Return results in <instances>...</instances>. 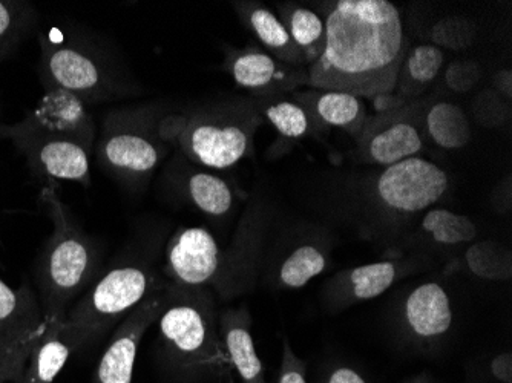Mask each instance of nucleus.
<instances>
[{"mask_svg":"<svg viewBox=\"0 0 512 383\" xmlns=\"http://www.w3.org/2000/svg\"><path fill=\"white\" fill-rule=\"evenodd\" d=\"M321 56L309 85L375 99L393 94L408 42L398 8L387 0H339L325 19Z\"/></svg>","mask_w":512,"mask_h":383,"instance_id":"nucleus-1","label":"nucleus"},{"mask_svg":"<svg viewBox=\"0 0 512 383\" xmlns=\"http://www.w3.org/2000/svg\"><path fill=\"white\" fill-rule=\"evenodd\" d=\"M97 132L88 106L60 89L45 92L20 122L0 125V138L10 141L36 177L83 187L91 186Z\"/></svg>","mask_w":512,"mask_h":383,"instance_id":"nucleus-2","label":"nucleus"},{"mask_svg":"<svg viewBox=\"0 0 512 383\" xmlns=\"http://www.w3.org/2000/svg\"><path fill=\"white\" fill-rule=\"evenodd\" d=\"M40 200L53 223V233L37 256V298L46 321L65 319L69 308L94 284L99 252L60 200L54 184L43 187Z\"/></svg>","mask_w":512,"mask_h":383,"instance_id":"nucleus-3","label":"nucleus"},{"mask_svg":"<svg viewBox=\"0 0 512 383\" xmlns=\"http://www.w3.org/2000/svg\"><path fill=\"white\" fill-rule=\"evenodd\" d=\"M39 45L37 74L45 92H69L88 108L142 94L134 77L111 54L74 31H42Z\"/></svg>","mask_w":512,"mask_h":383,"instance_id":"nucleus-4","label":"nucleus"},{"mask_svg":"<svg viewBox=\"0 0 512 383\" xmlns=\"http://www.w3.org/2000/svg\"><path fill=\"white\" fill-rule=\"evenodd\" d=\"M166 115L160 103H131L106 112L94 146L97 164L126 189H143L169 151L161 131Z\"/></svg>","mask_w":512,"mask_h":383,"instance_id":"nucleus-5","label":"nucleus"},{"mask_svg":"<svg viewBox=\"0 0 512 383\" xmlns=\"http://www.w3.org/2000/svg\"><path fill=\"white\" fill-rule=\"evenodd\" d=\"M174 143L191 163L229 169L253 152V138L264 123L253 97H226L178 114Z\"/></svg>","mask_w":512,"mask_h":383,"instance_id":"nucleus-6","label":"nucleus"},{"mask_svg":"<svg viewBox=\"0 0 512 383\" xmlns=\"http://www.w3.org/2000/svg\"><path fill=\"white\" fill-rule=\"evenodd\" d=\"M166 284L146 262H125L109 269L66 313L63 333L74 353L96 344Z\"/></svg>","mask_w":512,"mask_h":383,"instance_id":"nucleus-7","label":"nucleus"},{"mask_svg":"<svg viewBox=\"0 0 512 383\" xmlns=\"http://www.w3.org/2000/svg\"><path fill=\"white\" fill-rule=\"evenodd\" d=\"M158 331L183 367H229L218 333L217 302L209 287H183L168 281Z\"/></svg>","mask_w":512,"mask_h":383,"instance_id":"nucleus-8","label":"nucleus"},{"mask_svg":"<svg viewBox=\"0 0 512 383\" xmlns=\"http://www.w3.org/2000/svg\"><path fill=\"white\" fill-rule=\"evenodd\" d=\"M425 115L422 103H405L368 118L358 135L359 152L371 163L387 167L416 157L424 148Z\"/></svg>","mask_w":512,"mask_h":383,"instance_id":"nucleus-9","label":"nucleus"},{"mask_svg":"<svg viewBox=\"0 0 512 383\" xmlns=\"http://www.w3.org/2000/svg\"><path fill=\"white\" fill-rule=\"evenodd\" d=\"M448 175L419 157L391 164L376 183V195L385 209L402 215L422 212L444 197Z\"/></svg>","mask_w":512,"mask_h":383,"instance_id":"nucleus-10","label":"nucleus"},{"mask_svg":"<svg viewBox=\"0 0 512 383\" xmlns=\"http://www.w3.org/2000/svg\"><path fill=\"white\" fill-rule=\"evenodd\" d=\"M223 267V250L217 239L203 227H183L166 247L165 275L183 287H211L217 284Z\"/></svg>","mask_w":512,"mask_h":383,"instance_id":"nucleus-11","label":"nucleus"},{"mask_svg":"<svg viewBox=\"0 0 512 383\" xmlns=\"http://www.w3.org/2000/svg\"><path fill=\"white\" fill-rule=\"evenodd\" d=\"M165 290L166 287L149 296L114 328L111 341L100 357L94 383H132L140 342L160 318L166 302Z\"/></svg>","mask_w":512,"mask_h":383,"instance_id":"nucleus-12","label":"nucleus"},{"mask_svg":"<svg viewBox=\"0 0 512 383\" xmlns=\"http://www.w3.org/2000/svg\"><path fill=\"white\" fill-rule=\"evenodd\" d=\"M223 69L240 88L250 92L253 99L279 97L299 86L309 85L306 71L279 62L255 46L227 51Z\"/></svg>","mask_w":512,"mask_h":383,"instance_id":"nucleus-13","label":"nucleus"},{"mask_svg":"<svg viewBox=\"0 0 512 383\" xmlns=\"http://www.w3.org/2000/svg\"><path fill=\"white\" fill-rule=\"evenodd\" d=\"M258 213L249 212L244 217L232 247L223 250V267L214 287L224 299L241 295L253 285L263 243V223Z\"/></svg>","mask_w":512,"mask_h":383,"instance_id":"nucleus-14","label":"nucleus"},{"mask_svg":"<svg viewBox=\"0 0 512 383\" xmlns=\"http://www.w3.org/2000/svg\"><path fill=\"white\" fill-rule=\"evenodd\" d=\"M250 328L252 318L246 304L218 313V333L230 367L235 368L243 383H267Z\"/></svg>","mask_w":512,"mask_h":383,"instance_id":"nucleus-15","label":"nucleus"},{"mask_svg":"<svg viewBox=\"0 0 512 383\" xmlns=\"http://www.w3.org/2000/svg\"><path fill=\"white\" fill-rule=\"evenodd\" d=\"M404 322L413 336L430 341L448 333L453 324L450 296L437 282L419 285L405 299Z\"/></svg>","mask_w":512,"mask_h":383,"instance_id":"nucleus-16","label":"nucleus"},{"mask_svg":"<svg viewBox=\"0 0 512 383\" xmlns=\"http://www.w3.org/2000/svg\"><path fill=\"white\" fill-rule=\"evenodd\" d=\"M234 10L244 27L266 48V53L286 65H306L307 59L290 37L276 14L261 2H234Z\"/></svg>","mask_w":512,"mask_h":383,"instance_id":"nucleus-17","label":"nucleus"},{"mask_svg":"<svg viewBox=\"0 0 512 383\" xmlns=\"http://www.w3.org/2000/svg\"><path fill=\"white\" fill-rule=\"evenodd\" d=\"M401 276L398 262L381 261L339 273L330 284L332 298L341 305L370 301L387 292Z\"/></svg>","mask_w":512,"mask_h":383,"instance_id":"nucleus-18","label":"nucleus"},{"mask_svg":"<svg viewBox=\"0 0 512 383\" xmlns=\"http://www.w3.org/2000/svg\"><path fill=\"white\" fill-rule=\"evenodd\" d=\"M45 327L46 318L37 293L27 282L14 289L0 275V333L36 336Z\"/></svg>","mask_w":512,"mask_h":383,"instance_id":"nucleus-19","label":"nucleus"},{"mask_svg":"<svg viewBox=\"0 0 512 383\" xmlns=\"http://www.w3.org/2000/svg\"><path fill=\"white\" fill-rule=\"evenodd\" d=\"M63 321L65 319L46 321L45 330L34 344L20 383H54L59 376L69 356L74 353L63 333Z\"/></svg>","mask_w":512,"mask_h":383,"instance_id":"nucleus-20","label":"nucleus"},{"mask_svg":"<svg viewBox=\"0 0 512 383\" xmlns=\"http://www.w3.org/2000/svg\"><path fill=\"white\" fill-rule=\"evenodd\" d=\"M181 192L207 217H226L235 206V190L224 178L191 166L178 174Z\"/></svg>","mask_w":512,"mask_h":383,"instance_id":"nucleus-21","label":"nucleus"},{"mask_svg":"<svg viewBox=\"0 0 512 383\" xmlns=\"http://www.w3.org/2000/svg\"><path fill=\"white\" fill-rule=\"evenodd\" d=\"M313 95L316 122L322 126L345 129L358 138L368 120L364 102L359 97L336 91H324Z\"/></svg>","mask_w":512,"mask_h":383,"instance_id":"nucleus-22","label":"nucleus"},{"mask_svg":"<svg viewBox=\"0 0 512 383\" xmlns=\"http://www.w3.org/2000/svg\"><path fill=\"white\" fill-rule=\"evenodd\" d=\"M278 13L293 42L312 65L324 48V20L315 11L292 4L278 5Z\"/></svg>","mask_w":512,"mask_h":383,"instance_id":"nucleus-23","label":"nucleus"},{"mask_svg":"<svg viewBox=\"0 0 512 383\" xmlns=\"http://www.w3.org/2000/svg\"><path fill=\"white\" fill-rule=\"evenodd\" d=\"M39 14L28 2L0 0V62L10 59L37 30Z\"/></svg>","mask_w":512,"mask_h":383,"instance_id":"nucleus-24","label":"nucleus"},{"mask_svg":"<svg viewBox=\"0 0 512 383\" xmlns=\"http://www.w3.org/2000/svg\"><path fill=\"white\" fill-rule=\"evenodd\" d=\"M431 140L444 149H460L470 143L471 126L467 114L454 103L440 102L425 115Z\"/></svg>","mask_w":512,"mask_h":383,"instance_id":"nucleus-25","label":"nucleus"},{"mask_svg":"<svg viewBox=\"0 0 512 383\" xmlns=\"http://www.w3.org/2000/svg\"><path fill=\"white\" fill-rule=\"evenodd\" d=\"M255 100L264 120L276 129L283 140H299L309 134L312 128L309 111L296 100L286 99V95Z\"/></svg>","mask_w":512,"mask_h":383,"instance_id":"nucleus-26","label":"nucleus"},{"mask_svg":"<svg viewBox=\"0 0 512 383\" xmlns=\"http://www.w3.org/2000/svg\"><path fill=\"white\" fill-rule=\"evenodd\" d=\"M444 53L434 45H421L405 56L398 77L402 94L416 95L434 82L444 65ZM396 85V86H398Z\"/></svg>","mask_w":512,"mask_h":383,"instance_id":"nucleus-27","label":"nucleus"},{"mask_svg":"<svg viewBox=\"0 0 512 383\" xmlns=\"http://www.w3.org/2000/svg\"><path fill=\"white\" fill-rule=\"evenodd\" d=\"M327 256L313 244H302L281 261L276 279L286 289H301L327 269Z\"/></svg>","mask_w":512,"mask_h":383,"instance_id":"nucleus-28","label":"nucleus"},{"mask_svg":"<svg viewBox=\"0 0 512 383\" xmlns=\"http://www.w3.org/2000/svg\"><path fill=\"white\" fill-rule=\"evenodd\" d=\"M422 230L439 246H460L473 243L477 227L470 218L447 209L428 210Z\"/></svg>","mask_w":512,"mask_h":383,"instance_id":"nucleus-29","label":"nucleus"},{"mask_svg":"<svg viewBox=\"0 0 512 383\" xmlns=\"http://www.w3.org/2000/svg\"><path fill=\"white\" fill-rule=\"evenodd\" d=\"M465 262L470 272L479 278L488 281L511 279V252L496 241H479L468 247Z\"/></svg>","mask_w":512,"mask_h":383,"instance_id":"nucleus-30","label":"nucleus"},{"mask_svg":"<svg viewBox=\"0 0 512 383\" xmlns=\"http://www.w3.org/2000/svg\"><path fill=\"white\" fill-rule=\"evenodd\" d=\"M40 334L10 336L0 333V383L22 382L23 371L27 368L31 351Z\"/></svg>","mask_w":512,"mask_h":383,"instance_id":"nucleus-31","label":"nucleus"},{"mask_svg":"<svg viewBox=\"0 0 512 383\" xmlns=\"http://www.w3.org/2000/svg\"><path fill=\"white\" fill-rule=\"evenodd\" d=\"M476 27L467 17L448 16L440 19L431 30V40L434 46H442L447 50H465L473 45L476 39Z\"/></svg>","mask_w":512,"mask_h":383,"instance_id":"nucleus-32","label":"nucleus"},{"mask_svg":"<svg viewBox=\"0 0 512 383\" xmlns=\"http://www.w3.org/2000/svg\"><path fill=\"white\" fill-rule=\"evenodd\" d=\"M473 112L485 128H500L508 120L509 108L502 95L494 89H485L474 100Z\"/></svg>","mask_w":512,"mask_h":383,"instance_id":"nucleus-33","label":"nucleus"},{"mask_svg":"<svg viewBox=\"0 0 512 383\" xmlns=\"http://www.w3.org/2000/svg\"><path fill=\"white\" fill-rule=\"evenodd\" d=\"M482 77L479 63L473 60H459L448 66L445 80L450 89L456 92H468L479 83Z\"/></svg>","mask_w":512,"mask_h":383,"instance_id":"nucleus-34","label":"nucleus"},{"mask_svg":"<svg viewBox=\"0 0 512 383\" xmlns=\"http://www.w3.org/2000/svg\"><path fill=\"white\" fill-rule=\"evenodd\" d=\"M275 383H309L306 364L292 350L286 338L283 339V356H281V367Z\"/></svg>","mask_w":512,"mask_h":383,"instance_id":"nucleus-35","label":"nucleus"},{"mask_svg":"<svg viewBox=\"0 0 512 383\" xmlns=\"http://www.w3.org/2000/svg\"><path fill=\"white\" fill-rule=\"evenodd\" d=\"M491 374L500 383H512V354L502 353L491 361Z\"/></svg>","mask_w":512,"mask_h":383,"instance_id":"nucleus-36","label":"nucleus"},{"mask_svg":"<svg viewBox=\"0 0 512 383\" xmlns=\"http://www.w3.org/2000/svg\"><path fill=\"white\" fill-rule=\"evenodd\" d=\"M325 383H367V380L353 368L338 367L327 376Z\"/></svg>","mask_w":512,"mask_h":383,"instance_id":"nucleus-37","label":"nucleus"},{"mask_svg":"<svg viewBox=\"0 0 512 383\" xmlns=\"http://www.w3.org/2000/svg\"><path fill=\"white\" fill-rule=\"evenodd\" d=\"M494 88H496L497 94L511 99L512 97V73L509 69H502L499 73L494 76Z\"/></svg>","mask_w":512,"mask_h":383,"instance_id":"nucleus-38","label":"nucleus"},{"mask_svg":"<svg viewBox=\"0 0 512 383\" xmlns=\"http://www.w3.org/2000/svg\"><path fill=\"white\" fill-rule=\"evenodd\" d=\"M413 383H424V382H422V379H416V380H414Z\"/></svg>","mask_w":512,"mask_h":383,"instance_id":"nucleus-39","label":"nucleus"}]
</instances>
